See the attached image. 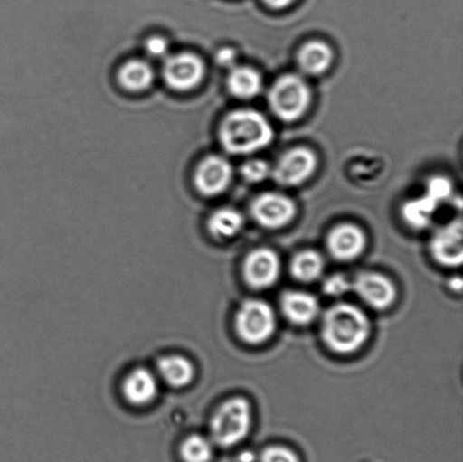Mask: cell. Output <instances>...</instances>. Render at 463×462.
<instances>
[{
    "label": "cell",
    "mask_w": 463,
    "mask_h": 462,
    "mask_svg": "<svg viewBox=\"0 0 463 462\" xmlns=\"http://www.w3.org/2000/svg\"><path fill=\"white\" fill-rule=\"evenodd\" d=\"M274 139L270 122L260 112L241 108L229 113L220 127V140L225 151L249 156L269 146Z\"/></svg>",
    "instance_id": "cell-1"
},
{
    "label": "cell",
    "mask_w": 463,
    "mask_h": 462,
    "mask_svg": "<svg viewBox=\"0 0 463 462\" xmlns=\"http://www.w3.org/2000/svg\"><path fill=\"white\" fill-rule=\"evenodd\" d=\"M321 333L331 351L343 355L352 354L369 339L371 324L364 312L357 306L340 303L326 312Z\"/></svg>",
    "instance_id": "cell-2"
},
{
    "label": "cell",
    "mask_w": 463,
    "mask_h": 462,
    "mask_svg": "<svg viewBox=\"0 0 463 462\" xmlns=\"http://www.w3.org/2000/svg\"><path fill=\"white\" fill-rule=\"evenodd\" d=\"M252 425V410L244 398H232L215 411L211 422L212 438L217 446L231 448L248 437Z\"/></svg>",
    "instance_id": "cell-3"
},
{
    "label": "cell",
    "mask_w": 463,
    "mask_h": 462,
    "mask_svg": "<svg viewBox=\"0 0 463 462\" xmlns=\"http://www.w3.org/2000/svg\"><path fill=\"white\" fill-rule=\"evenodd\" d=\"M270 110L279 119L292 122L307 111L311 90L306 80L294 74L280 76L268 93Z\"/></svg>",
    "instance_id": "cell-4"
},
{
    "label": "cell",
    "mask_w": 463,
    "mask_h": 462,
    "mask_svg": "<svg viewBox=\"0 0 463 462\" xmlns=\"http://www.w3.org/2000/svg\"><path fill=\"white\" fill-rule=\"evenodd\" d=\"M235 329L244 343L250 345H260L275 333L274 311L266 302L244 301L235 316Z\"/></svg>",
    "instance_id": "cell-5"
},
{
    "label": "cell",
    "mask_w": 463,
    "mask_h": 462,
    "mask_svg": "<svg viewBox=\"0 0 463 462\" xmlns=\"http://www.w3.org/2000/svg\"><path fill=\"white\" fill-rule=\"evenodd\" d=\"M317 166V156L311 149L295 147L280 156L271 174L277 184L284 187H295L311 178Z\"/></svg>",
    "instance_id": "cell-6"
},
{
    "label": "cell",
    "mask_w": 463,
    "mask_h": 462,
    "mask_svg": "<svg viewBox=\"0 0 463 462\" xmlns=\"http://www.w3.org/2000/svg\"><path fill=\"white\" fill-rule=\"evenodd\" d=\"M205 71V63L201 57L192 52H181L167 59L163 76L171 89L188 92L202 83Z\"/></svg>",
    "instance_id": "cell-7"
},
{
    "label": "cell",
    "mask_w": 463,
    "mask_h": 462,
    "mask_svg": "<svg viewBox=\"0 0 463 462\" xmlns=\"http://www.w3.org/2000/svg\"><path fill=\"white\" fill-rule=\"evenodd\" d=\"M254 221L266 229H280L293 221L297 206L281 193H267L254 199L251 205Z\"/></svg>",
    "instance_id": "cell-8"
},
{
    "label": "cell",
    "mask_w": 463,
    "mask_h": 462,
    "mask_svg": "<svg viewBox=\"0 0 463 462\" xmlns=\"http://www.w3.org/2000/svg\"><path fill=\"white\" fill-rule=\"evenodd\" d=\"M233 176V167L223 156H210L199 163L194 172V185L199 193L214 197L225 192Z\"/></svg>",
    "instance_id": "cell-9"
},
{
    "label": "cell",
    "mask_w": 463,
    "mask_h": 462,
    "mask_svg": "<svg viewBox=\"0 0 463 462\" xmlns=\"http://www.w3.org/2000/svg\"><path fill=\"white\" fill-rule=\"evenodd\" d=\"M352 288L363 302L375 310L388 309L396 301L397 289L393 283L378 273L365 271L357 275Z\"/></svg>",
    "instance_id": "cell-10"
},
{
    "label": "cell",
    "mask_w": 463,
    "mask_h": 462,
    "mask_svg": "<svg viewBox=\"0 0 463 462\" xmlns=\"http://www.w3.org/2000/svg\"><path fill=\"white\" fill-rule=\"evenodd\" d=\"M245 282L257 289L269 288L280 276V260L270 249H257L247 257L243 265Z\"/></svg>",
    "instance_id": "cell-11"
},
{
    "label": "cell",
    "mask_w": 463,
    "mask_h": 462,
    "mask_svg": "<svg viewBox=\"0 0 463 462\" xmlns=\"http://www.w3.org/2000/svg\"><path fill=\"white\" fill-rule=\"evenodd\" d=\"M430 252L443 266L458 267L463 260V235L460 220L451 222L435 232L430 240Z\"/></svg>",
    "instance_id": "cell-12"
},
{
    "label": "cell",
    "mask_w": 463,
    "mask_h": 462,
    "mask_svg": "<svg viewBox=\"0 0 463 462\" xmlns=\"http://www.w3.org/2000/svg\"><path fill=\"white\" fill-rule=\"evenodd\" d=\"M366 238L364 232L353 224H342L331 230L326 247L335 259L351 261L364 251Z\"/></svg>",
    "instance_id": "cell-13"
},
{
    "label": "cell",
    "mask_w": 463,
    "mask_h": 462,
    "mask_svg": "<svg viewBox=\"0 0 463 462\" xmlns=\"http://www.w3.org/2000/svg\"><path fill=\"white\" fill-rule=\"evenodd\" d=\"M158 379L146 368H136L122 382V395L130 405L144 407L152 404L158 395Z\"/></svg>",
    "instance_id": "cell-14"
},
{
    "label": "cell",
    "mask_w": 463,
    "mask_h": 462,
    "mask_svg": "<svg viewBox=\"0 0 463 462\" xmlns=\"http://www.w3.org/2000/svg\"><path fill=\"white\" fill-rule=\"evenodd\" d=\"M280 307L286 319L297 325H310L319 316L320 306L311 294L288 291L280 298Z\"/></svg>",
    "instance_id": "cell-15"
},
{
    "label": "cell",
    "mask_w": 463,
    "mask_h": 462,
    "mask_svg": "<svg viewBox=\"0 0 463 462\" xmlns=\"http://www.w3.org/2000/svg\"><path fill=\"white\" fill-rule=\"evenodd\" d=\"M157 371L167 386L176 389L189 386L196 374L193 362L179 354L163 356L158 361Z\"/></svg>",
    "instance_id": "cell-16"
},
{
    "label": "cell",
    "mask_w": 463,
    "mask_h": 462,
    "mask_svg": "<svg viewBox=\"0 0 463 462\" xmlns=\"http://www.w3.org/2000/svg\"><path fill=\"white\" fill-rule=\"evenodd\" d=\"M333 59V50L321 41H311L304 44L298 53L299 70L311 76L324 74L329 70Z\"/></svg>",
    "instance_id": "cell-17"
},
{
    "label": "cell",
    "mask_w": 463,
    "mask_h": 462,
    "mask_svg": "<svg viewBox=\"0 0 463 462\" xmlns=\"http://www.w3.org/2000/svg\"><path fill=\"white\" fill-rule=\"evenodd\" d=\"M228 89L235 98L253 99L261 92L262 79L260 74L251 67H233L228 77Z\"/></svg>",
    "instance_id": "cell-18"
},
{
    "label": "cell",
    "mask_w": 463,
    "mask_h": 462,
    "mask_svg": "<svg viewBox=\"0 0 463 462\" xmlns=\"http://www.w3.org/2000/svg\"><path fill=\"white\" fill-rule=\"evenodd\" d=\"M118 79H119L122 88L130 92H142V90L151 88L154 71L148 62L135 59V61L126 62L120 68Z\"/></svg>",
    "instance_id": "cell-19"
},
{
    "label": "cell",
    "mask_w": 463,
    "mask_h": 462,
    "mask_svg": "<svg viewBox=\"0 0 463 462\" xmlns=\"http://www.w3.org/2000/svg\"><path fill=\"white\" fill-rule=\"evenodd\" d=\"M243 224V216L240 212L224 207L213 212L208 219L207 228L215 239L228 240L238 235Z\"/></svg>",
    "instance_id": "cell-20"
},
{
    "label": "cell",
    "mask_w": 463,
    "mask_h": 462,
    "mask_svg": "<svg viewBox=\"0 0 463 462\" xmlns=\"http://www.w3.org/2000/svg\"><path fill=\"white\" fill-rule=\"evenodd\" d=\"M439 203L424 194L420 198L411 199L403 203L402 214L406 223L412 229L423 230L432 223Z\"/></svg>",
    "instance_id": "cell-21"
},
{
    "label": "cell",
    "mask_w": 463,
    "mask_h": 462,
    "mask_svg": "<svg viewBox=\"0 0 463 462\" xmlns=\"http://www.w3.org/2000/svg\"><path fill=\"white\" fill-rule=\"evenodd\" d=\"M325 261L320 253L303 251L294 257L290 271L295 278L303 283H313L324 274Z\"/></svg>",
    "instance_id": "cell-22"
},
{
    "label": "cell",
    "mask_w": 463,
    "mask_h": 462,
    "mask_svg": "<svg viewBox=\"0 0 463 462\" xmlns=\"http://www.w3.org/2000/svg\"><path fill=\"white\" fill-rule=\"evenodd\" d=\"M180 455L184 462H211L214 450L207 438L193 434L184 438L180 447Z\"/></svg>",
    "instance_id": "cell-23"
},
{
    "label": "cell",
    "mask_w": 463,
    "mask_h": 462,
    "mask_svg": "<svg viewBox=\"0 0 463 462\" xmlns=\"http://www.w3.org/2000/svg\"><path fill=\"white\" fill-rule=\"evenodd\" d=\"M271 174L270 165L263 160H250L241 166V175L250 184H260Z\"/></svg>",
    "instance_id": "cell-24"
},
{
    "label": "cell",
    "mask_w": 463,
    "mask_h": 462,
    "mask_svg": "<svg viewBox=\"0 0 463 462\" xmlns=\"http://www.w3.org/2000/svg\"><path fill=\"white\" fill-rule=\"evenodd\" d=\"M428 194L429 197L432 198L433 201L437 202L439 205L441 203L450 198L452 193V184L450 180L444 178V176L438 175L430 178L428 183Z\"/></svg>",
    "instance_id": "cell-25"
},
{
    "label": "cell",
    "mask_w": 463,
    "mask_h": 462,
    "mask_svg": "<svg viewBox=\"0 0 463 462\" xmlns=\"http://www.w3.org/2000/svg\"><path fill=\"white\" fill-rule=\"evenodd\" d=\"M261 462H299V459L288 448L274 446L262 452Z\"/></svg>",
    "instance_id": "cell-26"
},
{
    "label": "cell",
    "mask_w": 463,
    "mask_h": 462,
    "mask_svg": "<svg viewBox=\"0 0 463 462\" xmlns=\"http://www.w3.org/2000/svg\"><path fill=\"white\" fill-rule=\"evenodd\" d=\"M352 288V283L342 275L331 276L324 284V292L330 297H342Z\"/></svg>",
    "instance_id": "cell-27"
},
{
    "label": "cell",
    "mask_w": 463,
    "mask_h": 462,
    "mask_svg": "<svg viewBox=\"0 0 463 462\" xmlns=\"http://www.w3.org/2000/svg\"><path fill=\"white\" fill-rule=\"evenodd\" d=\"M145 48H146V52L151 54L152 57L163 58L169 52L170 45L165 38L156 35L147 40Z\"/></svg>",
    "instance_id": "cell-28"
},
{
    "label": "cell",
    "mask_w": 463,
    "mask_h": 462,
    "mask_svg": "<svg viewBox=\"0 0 463 462\" xmlns=\"http://www.w3.org/2000/svg\"><path fill=\"white\" fill-rule=\"evenodd\" d=\"M215 59L217 65L225 68H233L236 61L235 50L232 48H222L220 52H217Z\"/></svg>",
    "instance_id": "cell-29"
},
{
    "label": "cell",
    "mask_w": 463,
    "mask_h": 462,
    "mask_svg": "<svg viewBox=\"0 0 463 462\" xmlns=\"http://www.w3.org/2000/svg\"><path fill=\"white\" fill-rule=\"evenodd\" d=\"M267 7L279 11V9L288 8L292 5L295 0H261Z\"/></svg>",
    "instance_id": "cell-30"
},
{
    "label": "cell",
    "mask_w": 463,
    "mask_h": 462,
    "mask_svg": "<svg viewBox=\"0 0 463 462\" xmlns=\"http://www.w3.org/2000/svg\"><path fill=\"white\" fill-rule=\"evenodd\" d=\"M254 459L253 455L251 452H243L242 455L240 457L241 462H252Z\"/></svg>",
    "instance_id": "cell-31"
}]
</instances>
